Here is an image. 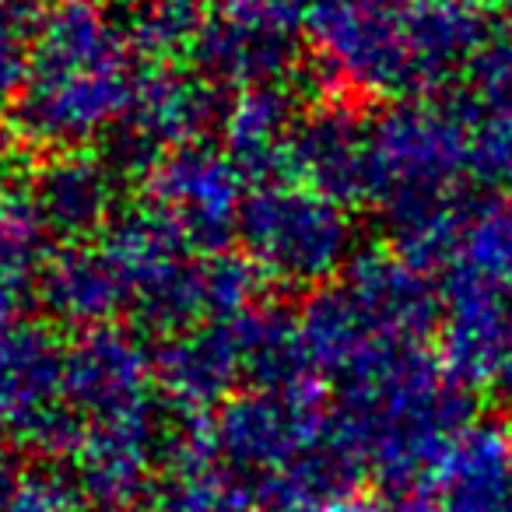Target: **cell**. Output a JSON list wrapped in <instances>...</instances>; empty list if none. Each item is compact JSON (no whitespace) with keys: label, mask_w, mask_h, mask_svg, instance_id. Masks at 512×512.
<instances>
[{"label":"cell","mask_w":512,"mask_h":512,"mask_svg":"<svg viewBox=\"0 0 512 512\" xmlns=\"http://www.w3.org/2000/svg\"><path fill=\"white\" fill-rule=\"evenodd\" d=\"M134 57L109 0H43L29 81L15 102L22 141L46 155L109 141L141 78Z\"/></svg>","instance_id":"obj_2"},{"label":"cell","mask_w":512,"mask_h":512,"mask_svg":"<svg viewBox=\"0 0 512 512\" xmlns=\"http://www.w3.org/2000/svg\"><path fill=\"white\" fill-rule=\"evenodd\" d=\"M169 435L158 414L85 425L71 453V477L95 512H130L151 495Z\"/></svg>","instance_id":"obj_11"},{"label":"cell","mask_w":512,"mask_h":512,"mask_svg":"<svg viewBox=\"0 0 512 512\" xmlns=\"http://www.w3.org/2000/svg\"><path fill=\"white\" fill-rule=\"evenodd\" d=\"M467 176L474 144L463 106L404 99L369 116L362 204L383 214L393 249L432 274L446 264L467 207Z\"/></svg>","instance_id":"obj_3"},{"label":"cell","mask_w":512,"mask_h":512,"mask_svg":"<svg viewBox=\"0 0 512 512\" xmlns=\"http://www.w3.org/2000/svg\"><path fill=\"white\" fill-rule=\"evenodd\" d=\"M235 239L264 285L309 295L334 285L362 253L351 207L292 176L249 190Z\"/></svg>","instance_id":"obj_5"},{"label":"cell","mask_w":512,"mask_h":512,"mask_svg":"<svg viewBox=\"0 0 512 512\" xmlns=\"http://www.w3.org/2000/svg\"><path fill=\"white\" fill-rule=\"evenodd\" d=\"M165 463L169 477L155 498V512H274L264 491L207 449L197 421L183 435H169Z\"/></svg>","instance_id":"obj_20"},{"label":"cell","mask_w":512,"mask_h":512,"mask_svg":"<svg viewBox=\"0 0 512 512\" xmlns=\"http://www.w3.org/2000/svg\"><path fill=\"white\" fill-rule=\"evenodd\" d=\"M421 0H316L309 32L330 85L362 99H414Z\"/></svg>","instance_id":"obj_6"},{"label":"cell","mask_w":512,"mask_h":512,"mask_svg":"<svg viewBox=\"0 0 512 512\" xmlns=\"http://www.w3.org/2000/svg\"><path fill=\"white\" fill-rule=\"evenodd\" d=\"M109 8L137 57L172 64L190 57L214 0H109Z\"/></svg>","instance_id":"obj_23"},{"label":"cell","mask_w":512,"mask_h":512,"mask_svg":"<svg viewBox=\"0 0 512 512\" xmlns=\"http://www.w3.org/2000/svg\"><path fill=\"white\" fill-rule=\"evenodd\" d=\"M22 470H25V467H18V463L11 460V456L0 453V512L8 509L11 495H15L18 481H22Z\"/></svg>","instance_id":"obj_29"},{"label":"cell","mask_w":512,"mask_h":512,"mask_svg":"<svg viewBox=\"0 0 512 512\" xmlns=\"http://www.w3.org/2000/svg\"><path fill=\"white\" fill-rule=\"evenodd\" d=\"M221 144L172 151L144 176L141 207L190 253H221L239 235V218L253 186Z\"/></svg>","instance_id":"obj_8"},{"label":"cell","mask_w":512,"mask_h":512,"mask_svg":"<svg viewBox=\"0 0 512 512\" xmlns=\"http://www.w3.org/2000/svg\"><path fill=\"white\" fill-rule=\"evenodd\" d=\"M155 372L158 393L172 407L186 411L190 421L214 414L235 397L239 383H249L246 313L162 337V348L155 351Z\"/></svg>","instance_id":"obj_12"},{"label":"cell","mask_w":512,"mask_h":512,"mask_svg":"<svg viewBox=\"0 0 512 512\" xmlns=\"http://www.w3.org/2000/svg\"><path fill=\"white\" fill-rule=\"evenodd\" d=\"M439 278L442 295H484L512 306V197L467 200Z\"/></svg>","instance_id":"obj_18"},{"label":"cell","mask_w":512,"mask_h":512,"mask_svg":"<svg viewBox=\"0 0 512 512\" xmlns=\"http://www.w3.org/2000/svg\"><path fill=\"white\" fill-rule=\"evenodd\" d=\"M151 512H155V509H151Z\"/></svg>","instance_id":"obj_31"},{"label":"cell","mask_w":512,"mask_h":512,"mask_svg":"<svg viewBox=\"0 0 512 512\" xmlns=\"http://www.w3.org/2000/svg\"><path fill=\"white\" fill-rule=\"evenodd\" d=\"M158 397L155 351L134 330L99 327L64 348L60 400L81 428L158 414Z\"/></svg>","instance_id":"obj_10"},{"label":"cell","mask_w":512,"mask_h":512,"mask_svg":"<svg viewBox=\"0 0 512 512\" xmlns=\"http://www.w3.org/2000/svg\"><path fill=\"white\" fill-rule=\"evenodd\" d=\"M221 95L225 92L200 78L193 67L151 64L137 78L127 116L109 134L106 155L120 172L148 176L172 151L207 141V134L221 127Z\"/></svg>","instance_id":"obj_9"},{"label":"cell","mask_w":512,"mask_h":512,"mask_svg":"<svg viewBox=\"0 0 512 512\" xmlns=\"http://www.w3.org/2000/svg\"><path fill=\"white\" fill-rule=\"evenodd\" d=\"M316 0H214V15L228 18L246 29L267 32V36L299 39L309 32Z\"/></svg>","instance_id":"obj_25"},{"label":"cell","mask_w":512,"mask_h":512,"mask_svg":"<svg viewBox=\"0 0 512 512\" xmlns=\"http://www.w3.org/2000/svg\"><path fill=\"white\" fill-rule=\"evenodd\" d=\"M442 323L435 274L397 249H365L299 313L302 344L323 383H341L390 348L425 344Z\"/></svg>","instance_id":"obj_4"},{"label":"cell","mask_w":512,"mask_h":512,"mask_svg":"<svg viewBox=\"0 0 512 512\" xmlns=\"http://www.w3.org/2000/svg\"><path fill=\"white\" fill-rule=\"evenodd\" d=\"M36 295L50 323L78 334L116 327L120 316H130L127 281L99 239L53 249L36 281Z\"/></svg>","instance_id":"obj_15"},{"label":"cell","mask_w":512,"mask_h":512,"mask_svg":"<svg viewBox=\"0 0 512 512\" xmlns=\"http://www.w3.org/2000/svg\"><path fill=\"white\" fill-rule=\"evenodd\" d=\"M299 53V39L267 36L211 11L190 50V67L218 92L235 95L249 88L285 85L299 64Z\"/></svg>","instance_id":"obj_19"},{"label":"cell","mask_w":512,"mask_h":512,"mask_svg":"<svg viewBox=\"0 0 512 512\" xmlns=\"http://www.w3.org/2000/svg\"><path fill=\"white\" fill-rule=\"evenodd\" d=\"M474 144V176L512 183V39H498L470 71V95L460 102Z\"/></svg>","instance_id":"obj_22"},{"label":"cell","mask_w":512,"mask_h":512,"mask_svg":"<svg viewBox=\"0 0 512 512\" xmlns=\"http://www.w3.org/2000/svg\"><path fill=\"white\" fill-rule=\"evenodd\" d=\"M299 113L302 109H295L285 85L235 92L221 116L218 144L253 186L271 183L288 172V148Z\"/></svg>","instance_id":"obj_21"},{"label":"cell","mask_w":512,"mask_h":512,"mask_svg":"<svg viewBox=\"0 0 512 512\" xmlns=\"http://www.w3.org/2000/svg\"><path fill=\"white\" fill-rule=\"evenodd\" d=\"M64 348L50 323L0 313V435L36 446L60 411Z\"/></svg>","instance_id":"obj_14"},{"label":"cell","mask_w":512,"mask_h":512,"mask_svg":"<svg viewBox=\"0 0 512 512\" xmlns=\"http://www.w3.org/2000/svg\"><path fill=\"white\" fill-rule=\"evenodd\" d=\"M341 442L386 498L428 488L456 435L474 425L470 390L425 344L390 348L337 383L330 407Z\"/></svg>","instance_id":"obj_1"},{"label":"cell","mask_w":512,"mask_h":512,"mask_svg":"<svg viewBox=\"0 0 512 512\" xmlns=\"http://www.w3.org/2000/svg\"><path fill=\"white\" fill-rule=\"evenodd\" d=\"M477 4H495L498 11H505L512 18V0H477Z\"/></svg>","instance_id":"obj_30"},{"label":"cell","mask_w":512,"mask_h":512,"mask_svg":"<svg viewBox=\"0 0 512 512\" xmlns=\"http://www.w3.org/2000/svg\"><path fill=\"white\" fill-rule=\"evenodd\" d=\"M432 512H512V435L502 425H467L425 488Z\"/></svg>","instance_id":"obj_17"},{"label":"cell","mask_w":512,"mask_h":512,"mask_svg":"<svg viewBox=\"0 0 512 512\" xmlns=\"http://www.w3.org/2000/svg\"><path fill=\"white\" fill-rule=\"evenodd\" d=\"M4 512H95L71 474H60L53 467L22 470L15 495Z\"/></svg>","instance_id":"obj_26"},{"label":"cell","mask_w":512,"mask_h":512,"mask_svg":"<svg viewBox=\"0 0 512 512\" xmlns=\"http://www.w3.org/2000/svg\"><path fill=\"white\" fill-rule=\"evenodd\" d=\"M22 134L11 123L0 120V193L15 190V179L22 172Z\"/></svg>","instance_id":"obj_27"},{"label":"cell","mask_w":512,"mask_h":512,"mask_svg":"<svg viewBox=\"0 0 512 512\" xmlns=\"http://www.w3.org/2000/svg\"><path fill=\"white\" fill-rule=\"evenodd\" d=\"M488 390H495V397L512 407V334H509V344H505L502 358H498V369H495V376H491Z\"/></svg>","instance_id":"obj_28"},{"label":"cell","mask_w":512,"mask_h":512,"mask_svg":"<svg viewBox=\"0 0 512 512\" xmlns=\"http://www.w3.org/2000/svg\"><path fill=\"white\" fill-rule=\"evenodd\" d=\"M36 8L22 0H0V109H15L32 64Z\"/></svg>","instance_id":"obj_24"},{"label":"cell","mask_w":512,"mask_h":512,"mask_svg":"<svg viewBox=\"0 0 512 512\" xmlns=\"http://www.w3.org/2000/svg\"><path fill=\"white\" fill-rule=\"evenodd\" d=\"M50 239L92 242L123 214V172L106 151H53L25 186Z\"/></svg>","instance_id":"obj_13"},{"label":"cell","mask_w":512,"mask_h":512,"mask_svg":"<svg viewBox=\"0 0 512 512\" xmlns=\"http://www.w3.org/2000/svg\"><path fill=\"white\" fill-rule=\"evenodd\" d=\"M365 141H369V120L351 102L330 95L299 113L285 176L344 204L355 200L362 204Z\"/></svg>","instance_id":"obj_16"},{"label":"cell","mask_w":512,"mask_h":512,"mask_svg":"<svg viewBox=\"0 0 512 512\" xmlns=\"http://www.w3.org/2000/svg\"><path fill=\"white\" fill-rule=\"evenodd\" d=\"M200 425L207 449L256 488L292 470L302 456L320 449L334 435V414L323 407V393H281L246 386Z\"/></svg>","instance_id":"obj_7"}]
</instances>
